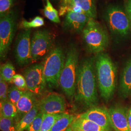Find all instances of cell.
<instances>
[{
	"instance_id": "cell-1",
	"label": "cell",
	"mask_w": 131,
	"mask_h": 131,
	"mask_svg": "<svg viewBox=\"0 0 131 131\" xmlns=\"http://www.w3.org/2000/svg\"><path fill=\"white\" fill-rule=\"evenodd\" d=\"M93 58L85 59L79 65L74 97L87 107L98 103V93Z\"/></svg>"
},
{
	"instance_id": "cell-2",
	"label": "cell",
	"mask_w": 131,
	"mask_h": 131,
	"mask_svg": "<svg viewBox=\"0 0 131 131\" xmlns=\"http://www.w3.org/2000/svg\"><path fill=\"white\" fill-rule=\"evenodd\" d=\"M95 68L101 95L108 101L112 97L116 88V67L111 57L102 52L97 54Z\"/></svg>"
},
{
	"instance_id": "cell-3",
	"label": "cell",
	"mask_w": 131,
	"mask_h": 131,
	"mask_svg": "<svg viewBox=\"0 0 131 131\" xmlns=\"http://www.w3.org/2000/svg\"><path fill=\"white\" fill-rule=\"evenodd\" d=\"M79 52L71 45L67 52L65 63L59 79V85L67 97L72 100L75 96L78 70Z\"/></svg>"
},
{
	"instance_id": "cell-4",
	"label": "cell",
	"mask_w": 131,
	"mask_h": 131,
	"mask_svg": "<svg viewBox=\"0 0 131 131\" xmlns=\"http://www.w3.org/2000/svg\"><path fill=\"white\" fill-rule=\"evenodd\" d=\"M82 36L86 47L91 53L98 54L107 48L109 42L107 32L95 19H90L82 31Z\"/></svg>"
},
{
	"instance_id": "cell-5",
	"label": "cell",
	"mask_w": 131,
	"mask_h": 131,
	"mask_svg": "<svg viewBox=\"0 0 131 131\" xmlns=\"http://www.w3.org/2000/svg\"><path fill=\"white\" fill-rule=\"evenodd\" d=\"M66 57L61 47L53 48L42 62L43 73L47 84L50 87H57L65 63Z\"/></svg>"
},
{
	"instance_id": "cell-6",
	"label": "cell",
	"mask_w": 131,
	"mask_h": 131,
	"mask_svg": "<svg viewBox=\"0 0 131 131\" xmlns=\"http://www.w3.org/2000/svg\"><path fill=\"white\" fill-rule=\"evenodd\" d=\"M104 19L108 28L113 34L124 37L129 33L131 20L125 10L118 6H109L105 10Z\"/></svg>"
},
{
	"instance_id": "cell-7",
	"label": "cell",
	"mask_w": 131,
	"mask_h": 131,
	"mask_svg": "<svg viewBox=\"0 0 131 131\" xmlns=\"http://www.w3.org/2000/svg\"><path fill=\"white\" fill-rule=\"evenodd\" d=\"M17 12L11 9L0 19V57L4 60L9 51L17 28Z\"/></svg>"
},
{
	"instance_id": "cell-8",
	"label": "cell",
	"mask_w": 131,
	"mask_h": 131,
	"mask_svg": "<svg viewBox=\"0 0 131 131\" xmlns=\"http://www.w3.org/2000/svg\"><path fill=\"white\" fill-rule=\"evenodd\" d=\"M53 37L48 30H39L33 34L31 38L32 63L45 58L52 50Z\"/></svg>"
},
{
	"instance_id": "cell-9",
	"label": "cell",
	"mask_w": 131,
	"mask_h": 131,
	"mask_svg": "<svg viewBox=\"0 0 131 131\" xmlns=\"http://www.w3.org/2000/svg\"><path fill=\"white\" fill-rule=\"evenodd\" d=\"M31 29H24L19 33L15 47V57L19 66L26 65L32 62L31 46Z\"/></svg>"
},
{
	"instance_id": "cell-10",
	"label": "cell",
	"mask_w": 131,
	"mask_h": 131,
	"mask_svg": "<svg viewBox=\"0 0 131 131\" xmlns=\"http://www.w3.org/2000/svg\"><path fill=\"white\" fill-rule=\"evenodd\" d=\"M24 76L28 91L36 95L42 93L47 84L42 63L36 64L27 68L24 72Z\"/></svg>"
},
{
	"instance_id": "cell-11",
	"label": "cell",
	"mask_w": 131,
	"mask_h": 131,
	"mask_svg": "<svg viewBox=\"0 0 131 131\" xmlns=\"http://www.w3.org/2000/svg\"><path fill=\"white\" fill-rule=\"evenodd\" d=\"M39 110L44 115L64 113L66 109L65 99L61 95L50 93L39 101Z\"/></svg>"
},
{
	"instance_id": "cell-12",
	"label": "cell",
	"mask_w": 131,
	"mask_h": 131,
	"mask_svg": "<svg viewBox=\"0 0 131 131\" xmlns=\"http://www.w3.org/2000/svg\"><path fill=\"white\" fill-rule=\"evenodd\" d=\"M95 122L107 131L112 130L108 110L106 108L100 106H93L89 108L85 112L77 116Z\"/></svg>"
},
{
	"instance_id": "cell-13",
	"label": "cell",
	"mask_w": 131,
	"mask_h": 131,
	"mask_svg": "<svg viewBox=\"0 0 131 131\" xmlns=\"http://www.w3.org/2000/svg\"><path fill=\"white\" fill-rule=\"evenodd\" d=\"M90 19L84 13L68 11L65 15L62 27L65 30L79 33L83 30Z\"/></svg>"
},
{
	"instance_id": "cell-14",
	"label": "cell",
	"mask_w": 131,
	"mask_h": 131,
	"mask_svg": "<svg viewBox=\"0 0 131 131\" xmlns=\"http://www.w3.org/2000/svg\"><path fill=\"white\" fill-rule=\"evenodd\" d=\"M108 110L113 129L116 131H130L128 122V110L120 106H113Z\"/></svg>"
},
{
	"instance_id": "cell-15",
	"label": "cell",
	"mask_w": 131,
	"mask_h": 131,
	"mask_svg": "<svg viewBox=\"0 0 131 131\" xmlns=\"http://www.w3.org/2000/svg\"><path fill=\"white\" fill-rule=\"evenodd\" d=\"M70 5L79 7L91 19H96L97 17L95 0H61L59 12Z\"/></svg>"
},
{
	"instance_id": "cell-16",
	"label": "cell",
	"mask_w": 131,
	"mask_h": 131,
	"mask_svg": "<svg viewBox=\"0 0 131 131\" xmlns=\"http://www.w3.org/2000/svg\"><path fill=\"white\" fill-rule=\"evenodd\" d=\"M38 101L36 95L29 91H25L16 104L19 114L23 116L30 111L37 104Z\"/></svg>"
},
{
	"instance_id": "cell-17",
	"label": "cell",
	"mask_w": 131,
	"mask_h": 131,
	"mask_svg": "<svg viewBox=\"0 0 131 131\" xmlns=\"http://www.w3.org/2000/svg\"><path fill=\"white\" fill-rule=\"evenodd\" d=\"M71 129L72 131H107L92 121L77 116L72 122Z\"/></svg>"
},
{
	"instance_id": "cell-18",
	"label": "cell",
	"mask_w": 131,
	"mask_h": 131,
	"mask_svg": "<svg viewBox=\"0 0 131 131\" xmlns=\"http://www.w3.org/2000/svg\"><path fill=\"white\" fill-rule=\"evenodd\" d=\"M120 90L122 96L126 98L131 95V58L127 61L122 73Z\"/></svg>"
},
{
	"instance_id": "cell-19",
	"label": "cell",
	"mask_w": 131,
	"mask_h": 131,
	"mask_svg": "<svg viewBox=\"0 0 131 131\" xmlns=\"http://www.w3.org/2000/svg\"><path fill=\"white\" fill-rule=\"evenodd\" d=\"M75 118L73 115L64 113L54 122L50 131H72L71 126Z\"/></svg>"
},
{
	"instance_id": "cell-20",
	"label": "cell",
	"mask_w": 131,
	"mask_h": 131,
	"mask_svg": "<svg viewBox=\"0 0 131 131\" xmlns=\"http://www.w3.org/2000/svg\"><path fill=\"white\" fill-rule=\"evenodd\" d=\"M39 111V105L38 101V103L34 106V107L30 111L26 114L21 117L19 122L16 123V131H26Z\"/></svg>"
},
{
	"instance_id": "cell-21",
	"label": "cell",
	"mask_w": 131,
	"mask_h": 131,
	"mask_svg": "<svg viewBox=\"0 0 131 131\" xmlns=\"http://www.w3.org/2000/svg\"><path fill=\"white\" fill-rule=\"evenodd\" d=\"M0 115L5 117L15 119L19 114L18 110L15 104L8 100L5 101H1Z\"/></svg>"
},
{
	"instance_id": "cell-22",
	"label": "cell",
	"mask_w": 131,
	"mask_h": 131,
	"mask_svg": "<svg viewBox=\"0 0 131 131\" xmlns=\"http://www.w3.org/2000/svg\"><path fill=\"white\" fill-rule=\"evenodd\" d=\"M0 77L7 83L12 82L14 76L16 75L14 66L10 62H7L1 66Z\"/></svg>"
},
{
	"instance_id": "cell-23",
	"label": "cell",
	"mask_w": 131,
	"mask_h": 131,
	"mask_svg": "<svg viewBox=\"0 0 131 131\" xmlns=\"http://www.w3.org/2000/svg\"><path fill=\"white\" fill-rule=\"evenodd\" d=\"M46 4L43 10L44 16L52 22L59 24L60 19L59 18V12L52 6L50 0H46Z\"/></svg>"
},
{
	"instance_id": "cell-24",
	"label": "cell",
	"mask_w": 131,
	"mask_h": 131,
	"mask_svg": "<svg viewBox=\"0 0 131 131\" xmlns=\"http://www.w3.org/2000/svg\"><path fill=\"white\" fill-rule=\"evenodd\" d=\"M44 25V20L42 17L37 16L30 21L23 19L19 24V28L23 29H31V28L40 27Z\"/></svg>"
},
{
	"instance_id": "cell-25",
	"label": "cell",
	"mask_w": 131,
	"mask_h": 131,
	"mask_svg": "<svg viewBox=\"0 0 131 131\" xmlns=\"http://www.w3.org/2000/svg\"><path fill=\"white\" fill-rule=\"evenodd\" d=\"M44 115L41 126L38 131H50L54 122L63 114Z\"/></svg>"
},
{
	"instance_id": "cell-26",
	"label": "cell",
	"mask_w": 131,
	"mask_h": 131,
	"mask_svg": "<svg viewBox=\"0 0 131 131\" xmlns=\"http://www.w3.org/2000/svg\"><path fill=\"white\" fill-rule=\"evenodd\" d=\"M14 119L0 115V129L2 131H16Z\"/></svg>"
},
{
	"instance_id": "cell-27",
	"label": "cell",
	"mask_w": 131,
	"mask_h": 131,
	"mask_svg": "<svg viewBox=\"0 0 131 131\" xmlns=\"http://www.w3.org/2000/svg\"><path fill=\"white\" fill-rule=\"evenodd\" d=\"M25 91L19 89L15 85L8 89V99L10 102L16 105Z\"/></svg>"
},
{
	"instance_id": "cell-28",
	"label": "cell",
	"mask_w": 131,
	"mask_h": 131,
	"mask_svg": "<svg viewBox=\"0 0 131 131\" xmlns=\"http://www.w3.org/2000/svg\"><path fill=\"white\" fill-rule=\"evenodd\" d=\"M44 114L39 110L26 131H38L41 126Z\"/></svg>"
},
{
	"instance_id": "cell-29",
	"label": "cell",
	"mask_w": 131,
	"mask_h": 131,
	"mask_svg": "<svg viewBox=\"0 0 131 131\" xmlns=\"http://www.w3.org/2000/svg\"><path fill=\"white\" fill-rule=\"evenodd\" d=\"M14 0H0L1 18L8 14L11 10Z\"/></svg>"
},
{
	"instance_id": "cell-30",
	"label": "cell",
	"mask_w": 131,
	"mask_h": 131,
	"mask_svg": "<svg viewBox=\"0 0 131 131\" xmlns=\"http://www.w3.org/2000/svg\"><path fill=\"white\" fill-rule=\"evenodd\" d=\"M12 83L19 89L23 91L25 89H27L26 81L24 76L21 74H16L12 80Z\"/></svg>"
},
{
	"instance_id": "cell-31",
	"label": "cell",
	"mask_w": 131,
	"mask_h": 131,
	"mask_svg": "<svg viewBox=\"0 0 131 131\" xmlns=\"http://www.w3.org/2000/svg\"><path fill=\"white\" fill-rule=\"evenodd\" d=\"M8 85L7 82L0 77V99L1 101H5L8 99Z\"/></svg>"
},
{
	"instance_id": "cell-32",
	"label": "cell",
	"mask_w": 131,
	"mask_h": 131,
	"mask_svg": "<svg viewBox=\"0 0 131 131\" xmlns=\"http://www.w3.org/2000/svg\"><path fill=\"white\" fill-rule=\"evenodd\" d=\"M125 10L126 12L131 23V0H126L125 5Z\"/></svg>"
},
{
	"instance_id": "cell-33",
	"label": "cell",
	"mask_w": 131,
	"mask_h": 131,
	"mask_svg": "<svg viewBox=\"0 0 131 131\" xmlns=\"http://www.w3.org/2000/svg\"><path fill=\"white\" fill-rule=\"evenodd\" d=\"M127 117H128V122L129 129L130 131H131V107L128 110Z\"/></svg>"
},
{
	"instance_id": "cell-34",
	"label": "cell",
	"mask_w": 131,
	"mask_h": 131,
	"mask_svg": "<svg viewBox=\"0 0 131 131\" xmlns=\"http://www.w3.org/2000/svg\"><path fill=\"white\" fill-rule=\"evenodd\" d=\"M54 1H58V0H54ZM61 1V0H60Z\"/></svg>"
},
{
	"instance_id": "cell-35",
	"label": "cell",
	"mask_w": 131,
	"mask_h": 131,
	"mask_svg": "<svg viewBox=\"0 0 131 131\" xmlns=\"http://www.w3.org/2000/svg\"></svg>"
}]
</instances>
